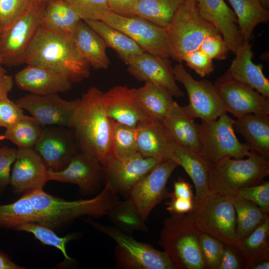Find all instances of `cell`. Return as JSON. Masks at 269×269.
Returning a JSON list of instances; mask_svg holds the SVG:
<instances>
[{"label":"cell","mask_w":269,"mask_h":269,"mask_svg":"<svg viewBox=\"0 0 269 269\" xmlns=\"http://www.w3.org/2000/svg\"><path fill=\"white\" fill-rule=\"evenodd\" d=\"M246 159L224 158L209 163L210 191L231 196L241 189L263 182L269 175V159L251 151Z\"/></svg>","instance_id":"obj_4"},{"label":"cell","mask_w":269,"mask_h":269,"mask_svg":"<svg viewBox=\"0 0 269 269\" xmlns=\"http://www.w3.org/2000/svg\"><path fill=\"white\" fill-rule=\"evenodd\" d=\"M113 120L107 115L103 93L90 87L78 99L71 131L79 150L96 158L104 166L111 155Z\"/></svg>","instance_id":"obj_1"},{"label":"cell","mask_w":269,"mask_h":269,"mask_svg":"<svg viewBox=\"0 0 269 269\" xmlns=\"http://www.w3.org/2000/svg\"><path fill=\"white\" fill-rule=\"evenodd\" d=\"M17 149L4 146L0 148V190L10 184L11 166Z\"/></svg>","instance_id":"obj_49"},{"label":"cell","mask_w":269,"mask_h":269,"mask_svg":"<svg viewBox=\"0 0 269 269\" xmlns=\"http://www.w3.org/2000/svg\"><path fill=\"white\" fill-rule=\"evenodd\" d=\"M24 63L47 67L65 74L72 83L89 77L90 66L80 53L71 33L41 28L26 52Z\"/></svg>","instance_id":"obj_2"},{"label":"cell","mask_w":269,"mask_h":269,"mask_svg":"<svg viewBox=\"0 0 269 269\" xmlns=\"http://www.w3.org/2000/svg\"><path fill=\"white\" fill-rule=\"evenodd\" d=\"M23 110L8 98L0 100V127L5 129L25 116Z\"/></svg>","instance_id":"obj_48"},{"label":"cell","mask_w":269,"mask_h":269,"mask_svg":"<svg viewBox=\"0 0 269 269\" xmlns=\"http://www.w3.org/2000/svg\"><path fill=\"white\" fill-rule=\"evenodd\" d=\"M269 260H265L258 262L253 265L250 269H269Z\"/></svg>","instance_id":"obj_56"},{"label":"cell","mask_w":269,"mask_h":269,"mask_svg":"<svg viewBox=\"0 0 269 269\" xmlns=\"http://www.w3.org/2000/svg\"><path fill=\"white\" fill-rule=\"evenodd\" d=\"M34 148L47 168L54 171L65 168L79 151L71 130L57 126L44 127Z\"/></svg>","instance_id":"obj_17"},{"label":"cell","mask_w":269,"mask_h":269,"mask_svg":"<svg viewBox=\"0 0 269 269\" xmlns=\"http://www.w3.org/2000/svg\"><path fill=\"white\" fill-rule=\"evenodd\" d=\"M2 59L0 57V75L4 74L6 73V70L2 66Z\"/></svg>","instance_id":"obj_57"},{"label":"cell","mask_w":269,"mask_h":269,"mask_svg":"<svg viewBox=\"0 0 269 269\" xmlns=\"http://www.w3.org/2000/svg\"><path fill=\"white\" fill-rule=\"evenodd\" d=\"M237 17L244 41H249L255 27L269 20V11L260 0H228Z\"/></svg>","instance_id":"obj_33"},{"label":"cell","mask_w":269,"mask_h":269,"mask_svg":"<svg viewBox=\"0 0 269 269\" xmlns=\"http://www.w3.org/2000/svg\"><path fill=\"white\" fill-rule=\"evenodd\" d=\"M23 267L18 266L12 262L10 258L0 251V269H23Z\"/></svg>","instance_id":"obj_55"},{"label":"cell","mask_w":269,"mask_h":269,"mask_svg":"<svg viewBox=\"0 0 269 269\" xmlns=\"http://www.w3.org/2000/svg\"><path fill=\"white\" fill-rule=\"evenodd\" d=\"M186 2L196 3L198 0H185Z\"/></svg>","instance_id":"obj_60"},{"label":"cell","mask_w":269,"mask_h":269,"mask_svg":"<svg viewBox=\"0 0 269 269\" xmlns=\"http://www.w3.org/2000/svg\"><path fill=\"white\" fill-rule=\"evenodd\" d=\"M178 164L163 160L130 190L128 199L146 221L154 208L168 198L166 184Z\"/></svg>","instance_id":"obj_13"},{"label":"cell","mask_w":269,"mask_h":269,"mask_svg":"<svg viewBox=\"0 0 269 269\" xmlns=\"http://www.w3.org/2000/svg\"><path fill=\"white\" fill-rule=\"evenodd\" d=\"M138 152L136 128L113 120L111 155L118 159H126Z\"/></svg>","instance_id":"obj_40"},{"label":"cell","mask_w":269,"mask_h":269,"mask_svg":"<svg viewBox=\"0 0 269 269\" xmlns=\"http://www.w3.org/2000/svg\"><path fill=\"white\" fill-rule=\"evenodd\" d=\"M245 269L255 264L269 260V217L250 235L241 241L238 250Z\"/></svg>","instance_id":"obj_34"},{"label":"cell","mask_w":269,"mask_h":269,"mask_svg":"<svg viewBox=\"0 0 269 269\" xmlns=\"http://www.w3.org/2000/svg\"><path fill=\"white\" fill-rule=\"evenodd\" d=\"M138 0H108L111 11L119 14L135 16L134 10Z\"/></svg>","instance_id":"obj_52"},{"label":"cell","mask_w":269,"mask_h":269,"mask_svg":"<svg viewBox=\"0 0 269 269\" xmlns=\"http://www.w3.org/2000/svg\"><path fill=\"white\" fill-rule=\"evenodd\" d=\"M134 89L139 105L152 120L161 121L174 101L167 90L150 82Z\"/></svg>","instance_id":"obj_32"},{"label":"cell","mask_w":269,"mask_h":269,"mask_svg":"<svg viewBox=\"0 0 269 269\" xmlns=\"http://www.w3.org/2000/svg\"><path fill=\"white\" fill-rule=\"evenodd\" d=\"M82 19L64 0L46 1L43 11L40 28L54 33H71Z\"/></svg>","instance_id":"obj_31"},{"label":"cell","mask_w":269,"mask_h":269,"mask_svg":"<svg viewBox=\"0 0 269 269\" xmlns=\"http://www.w3.org/2000/svg\"><path fill=\"white\" fill-rule=\"evenodd\" d=\"M37 0L46 2V1H48L50 0Z\"/></svg>","instance_id":"obj_61"},{"label":"cell","mask_w":269,"mask_h":269,"mask_svg":"<svg viewBox=\"0 0 269 269\" xmlns=\"http://www.w3.org/2000/svg\"><path fill=\"white\" fill-rule=\"evenodd\" d=\"M175 142V141H174ZM169 159L181 166L189 175L195 187L194 200L198 201L210 191L208 186L209 163L198 153L175 142Z\"/></svg>","instance_id":"obj_29"},{"label":"cell","mask_w":269,"mask_h":269,"mask_svg":"<svg viewBox=\"0 0 269 269\" xmlns=\"http://www.w3.org/2000/svg\"><path fill=\"white\" fill-rule=\"evenodd\" d=\"M80 53L94 70L107 69L110 60L107 46L101 37L84 20H80L71 33Z\"/></svg>","instance_id":"obj_28"},{"label":"cell","mask_w":269,"mask_h":269,"mask_svg":"<svg viewBox=\"0 0 269 269\" xmlns=\"http://www.w3.org/2000/svg\"><path fill=\"white\" fill-rule=\"evenodd\" d=\"M165 29L171 46V58L179 63L185 55L199 49L206 37L219 32L200 15L196 3L186 1Z\"/></svg>","instance_id":"obj_8"},{"label":"cell","mask_w":269,"mask_h":269,"mask_svg":"<svg viewBox=\"0 0 269 269\" xmlns=\"http://www.w3.org/2000/svg\"><path fill=\"white\" fill-rule=\"evenodd\" d=\"M37 0H0V23L5 29L26 13Z\"/></svg>","instance_id":"obj_42"},{"label":"cell","mask_w":269,"mask_h":269,"mask_svg":"<svg viewBox=\"0 0 269 269\" xmlns=\"http://www.w3.org/2000/svg\"><path fill=\"white\" fill-rule=\"evenodd\" d=\"M199 49L212 59L217 60L226 59L230 51L220 32L206 37Z\"/></svg>","instance_id":"obj_47"},{"label":"cell","mask_w":269,"mask_h":269,"mask_svg":"<svg viewBox=\"0 0 269 269\" xmlns=\"http://www.w3.org/2000/svg\"><path fill=\"white\" fill-rule=\"evenodd\" d=\"M48 181V168L35 149L18 148L10 176L13 192L21 194L43 188Z\"/></svg>","instance_id":"obj_20"},{"label":"cell","mask_w":269,"mask_h":269,"mask_svg":"<svg viewBox=\"0 0 269 269\" xmlns=\"http://www.w3.org/2000/svg\"><path fill=\"white\" fill-rule=\"evenodd\" d=\"M166 202L167 211L171 215H181L190 212L193 208V201L183 198H170Z\"/></svg>","instance_id":"obj_51"},{"label":"cell","mask_w":269,"mask_h":269,"mask_svg":"<svg viewBox=\"0 0 269 269\" xmlns=\"http://www.w3.org/2000/svg\"><path fill=\"white\" fill-rule=\"evenodd\" d=\"M196 5L200 15L216 27L230 51L235 54L244 39L234 11L224 0H198Z\"/></svg>","instance_id":"obj_23"},{"label":"cell","mask_w":269,"mask_h":269,"mask_svg":"<svg viewBox=\"0 0 269 269\" xmlns=\"http://www.w3.org/2000/svg\"><path fill=\"white\" fill-rule=\"evenodd\" d=\"M3 30H4L3 27H2V26L0 23V37H1V36L2 35V32L3 31Z\"/></svg>","instance_id":"obj_59"},{"label":"cell","mask_w":269,"mask_h":269,"mask_svg":"<svg viewBox=\"0 0 269 269\" xmlns=\"http://www.w3.org/2000/svg\"><path fill=\"white\" fill-rule=\"evenodd\" d=\"M201 232L186 214L164 221L158 243L179 269H206L200 248Z\"/></svg>","instance_id":"obj_6"},{"label":"cell","mask_w":269,"mask_h":269,"mask_svg":"<svg viewBox=\"0 0 269 269\" xmlns=\"http://www.w3.org/2000/svg\"><path fill=\"white\" fill-rule=\"evenodd\" d=\"M103 99L108 116L116 122L136 128L151 119L139 105L134 88L114 86L103 93Z\"/></svg>","instance_id":"obj_22"},{"label":"cell","mask_w":269,"mask_h":269,"mask_svg":"<svg viewBox=\"0 0 269 269\" xmlns=\"http://www.w3.org/2000/svg\"><path fill=\"white\" fill-rule=\"evenodd\" d=\"M201 233L239 249L236 213L229 197L210 191L202 199L193 200V208L186 214Z\"/></svg>","instance_id":"obj_5"},{"label":"cell","mask_w":269,"mask_h":269,"mask_svg":"<svg viewBox=\"0 0 269 269\" xmlns=\"http://www.w3.org/2000/svg\"><path fill=\"white\" fill-rule=\"evenodd\" d=\"M98 231L116 243L115 257L116 267L124 269H176L165 252L156 250L150 244L134 239L131 234L116 227L105 226L89 221Z\"/></svg>","instance_id":"obj_7"},{"label":"cell","mask_w":269,"mask_h":269,"mask_svg":"<svg viewBox=\"0 0 269 269\" xmlns=\"http://www.w3.org/2000/svg\"><path fill=\"white\" fill-rule=\"evenodd\" d=\"M163 160L145 157L138 152L123 160L111 156L103 166L106 181L116 192L128 195L132 188Z\"/></svg>","instance_id":"obj_18"},{"label":"cell","mask_w":269,"mask_h":269,"mask_svg":"<svg viewBox=\"0 0 269 269\" xmlns=\"http://www.w3.org/2000/svg\"><path fill=\"white\" fill-rule=\"evenodd\" d=\"M44 127L32 117L25 116L16 123L6 129L0 135V140H8L18 148H34Z\"/></svg>","instance_id":"obj_38"},{"label":"cell","mask_w":269,"mask_h":269,"mask_svg":"<svg viewBox=\"0 0 269 269\" xmlns=\"http://www.w3.org/2000/svg\"><path fill=\"white\" fill-rule=\"evenodd\" d=\"M14 82L19 89L38 95L65 92L71 88L73 84L61 71L30 64L15 75Z\"/></svg>","instance_id":"obj_21"},{"label":"cell","mask_w":269,"mask_h":269,"mask_svg":"<svg viewBox=\"0 0 269 269\" xmlns=\"http://www.w3.org/2000/svg\"><path fill=\"white\" fill-rule=\"evenodd\" d=\"M14 80L12 76L6 74L0 75V100L8 98L11 90Z\"/></svg>","instance_id":"obj_54"},{"label":"cell","mask_w":269,"mask_h":269,"mask_svg":"<svg viewBox=\"0 0 269 269\" xmlns=\"http://www.w3.org/2000/svg\"><path fill=\"white\" fill-rule=\"evenodd\" d=\"M103 39L107 47L114 50L127 65L134 57L144 52L130 37L100 20H84Z\"/></svg>","instance_id":"obj_30"},{"label":"cell","mask_w":269,"mask_h":269,"mask_svg":"<svg viewBox=\"0 0 269 269\" xmlns=\"http://www.w3.org/2000/svg\"><path fill=\"white\" fill-rule=\"evenodd\" d=\"M235 55L226 72L235 79L269 98V80L264 74L263 65L252 61L253 52L249 41H244Z\"/></svg>","instance_id":"obj_24"},{"label":"cell","mask_w":269,"mask_h":269,"mask_svg":"<svg viewBox=\"0 0 269 269\" xmlns=\"http://www.w3.org/2000/svg\"><path fill=\"white\" fill-rule=\"evenodd\" d=\"M236 213V234L241 242L269 217L256 204L237 194L229 196Z\"/></svg>","instance_id":"obj_35"},{"label":"cell","mask_w":269,"mask_h":269,"mask_svg":"<svg viewBox=\"0 0 269 269\" xmlns=\"http://www.w3.org/2000/svg\"><path fill=\"white\" fill-rule=\"evenodd\" d=\"M238 195L259 206L265 213H269V182L245 187L238 192Z\"/></svg>","instance_id":"obj_45"},{"label":"cell","mask_w":269,"mask_h":269,"mask_svg":"<svg viewBox=\"0 0 269 269\" xmlns=\"http://www.w3.org/2000/svg\"><path fill=\"white\" fill-rule=\"evenodd\" d=\"M199 243L202 257L208 269H218L223 254L224 244L219 240L201 233Z\"/></svg>","instance_id":"obj_43"},{"label":"cell","mask_w":269,"mask_h":269,"mask_svg":"<svg viewBox=\"0 0 269 269\" xmlns=\"http://www.w3.org/2000/svg\"><path fill=\"white\" fill-rule=\"evenodd\" d=\"M262 5L267 9L269 8V0H260Z\"/></svg>","instance_id":"obj_58"},{"label":"cell","mask_w":269,"mask_h":269,"mask_svg":"<svg viewBox=\"0 0 269 269\" xmlns=\"http://www.w3.org/2000/svg\"><path fill=\"white\" fill-rule=\"evenodd\" d=\"M161 122L176 143L199 154L198 124L187 114L184 107L174 101Z\"/></svg>","instance_id":"obj_25"},{"label":"cell","mask_w":269,"mask_h":269,"mask_svg":"<svg viewBox=\"0 0 269 269\" xmlns=\"http://www.w3.org/2000/svg\"><path fill=\"white\" fill-rule=\"evenodd\" d=\"M185 0H138L135 16L165 28Z\"/></svg>","instance_id":"obj_36"},{"label":"cell","mask_w":269,"mask_h":269,"mask_svg":"<svg viewBox=\"0 0 269 269\" xmlns=\"http://www.w3.org/2000/svg\"><path fill=\"white\" fill-rule=\"evenodd\" d=\"M244 269V265L238 251L233 247L224 245L218 269Z\"/></svg>","instance_id":"obj_50"},{"label":"cell","mask_w":269,"mask_h":269,"mask_svg":"<svg viewBox=\"0 0 269 269\" xmlns=\"http://www.w3.org/2000/svg\"><path fill=\"white\" fill-rule=\"evenodd\" d=\"M173 192L168 193V198H183L194 200L192 186L184 178L179 177L174 181Z\"/></svg>","instance_id":"obj_53"},{"label":"cell","mask_w":269,"mask_h":269,"mask_svg":"<svg viewBox=\"0 0 269 269\" xmlns=\"http://www.w3.org/2000/svg\"><path fill=\"white\" fill-rule=\"evenodd\" d=\"M16 103L44 127L57 126L70 129L72 128L78 106V99L65 100L58 94H29L18 99Z\"/></svg>","instance_id":"obj_14"},{"label":"cell","mask_w":269,"mask_h":269,"mask_svg":"<svg viewBox=\"0 0 269 269\" xmlns=\"http://www.w3.org/2000/svg\"><path fill=\"white\" fill-rule=\"evenodd\" d=\"M234 123V120L225 113L216 120L201 121L198 124L199 154L209 163L227 157L242 159L249 155L250 149L238 139Z\"/></svg>","instance_id":"obj_9"},{"label":"cell","mask_w":269,"mask_h":269,"mask_svg":"<svg viewBox=\"0 0 269 269\" xmlns=\"http://www.w3.org/2000/svg\"><path fill=\"white\" fill-rule=\"evenodd\" d=\"M201 77H204L214 70L213 59L199 49L185 55L182 59Z\"/></svg>","instance_id":"obj_46"},{"label":"cell","mask_w":269,"mask_h":269,"mask_svg":"<svg viewBox=\"0 0 269 269\" xmlns=\"http://www.w3.org/2000/svg\"><path fill=\"white\" fill-rule=\"evenodd\" d=\"M15 230L30 233L42 244L51 246L59 249L66 261H73L67 254L66 245L74 238L73 235H68L64 237H59L52 228L37 222H27L18 226Z\"/></svg>","instance_id":"obj_41"},{"label":"cell","mask_w":269,"mask_h":269,"mask_svg":"<svg viewBox=\"0 0 269 269\" xmlns=\"http://www.w3.org/2000/svg\"><path fill=\"white\" fill-rule=\"evenodd\" d=\"M27 222L39 223V219L26 193L12 203L0 205V227L15 229Z\"/></svg>","instance_id":"obj_37"},{"label":"cell","mask_w":269,"mask_h":269,"mask_svg":"<svg viewBox=\"0 0 269 269\" xmlns=\"http://www.w3.org/2000/svg\"><path fill=\"white\" fill-rule=\"evenodd\" d=\"M25 193L38 214L39 223L52 229L83 216L108 215L118 201L117 192L108 181H106L104 187L97 195L87 200L67 201L47 193L43 188Z\"/></svg>","instance_id":"obj_3"},{"label":"cell","mask_w":269,"mask_h":269,"mask_svg":"<svg viewBox=\"0 0 269 269\" xmlns=\"http://www.w3.org/2000/svg\"><path fill=\"white\" fill-rule=\"evenodd\" d=\"M214 85L226 113L236 118L249 113L269 114V98L235 79L227 72Z\"/></svg>","instance_id":"obj_15"},{"label":"cell","mask_w":269,"mask_h":269,"mask_svg":"<svg viewBox=\"0 0 269 269\" xmlns=\"http://www.w3.org/2000/svg\"><path fill=\"white\" fill-rule=\"evenodd\" d=\"M136 135L137 150L142 155L169 159L175 142L161 121L151 119L140 123Z\"/></svg>","instance_id":"obj_26"},{"label":"cell","mask_w":269,"mask_h":269,"mask_svg":"<svg viewBox=\"0 0 269 269\" xmlns=\"http://www.w3.org/2000/svg\"><path fill=\"white\" fill-rule=\"evenodd\" d=\"M127 65L128 72L137 80L150 82L163 87L173 97L180 98L184 96L176 83L168 58L143 52L134 57Z\"/></svg>","instance_id":"obj_19"},{"label":"cell","mask_w":269,"mask_h":269,"mask_svg":"<svg viewBox=\"0 0 269 269\" xmlns=\"http://www.w3.org/2000/svg\"><path fill=\"white\" fill-rule=\"evenodd\" d=\"M83 20H98L100 13L110 10L108 0H64Z\"/></svg>","instance_id":"obj_44"},{"label":"cell","mask_w":269,"mask_h":269,"mask_svg":"<svg viewBox=\"0 0 269 269\" xmlns=\"http://www.w3.org/2000/svg\"><path fill=\"white\" fill-rule=\"evenodd\" d=\"M48 174L49 181L78 185L83 195L97 193L106 180L103 166L93 156L80 150L65 168L58 171L48 169Z\"/></svg>","instance_id":"obj_16"},{"label":"cell","mask_w":269,"mask_h":269,"mask_svg":"<svg viewBox=\"0 0 269 269\" xmlns=\"http://www.w3.org/2000/svg\"><path fill=\"white\" fill-rule=\"evenodd\" d=\"M173 72L175 80L181 83L187 92L189 103L184 108L192 119L212 121L226 113L222 101L211 81L195 80L181 63L173 67Z\"/></svg>","instance_id":"obj_12"},{"label":"cell","mask_w":269,"mask_h":269,"mask_svg":"<svg viewBox=\"0 0 269 269\" xmlns=\"http://www.w3.org/2000/svg\"><path fill=\"white\" fill-rule=\"evenodd\" d=\"M234 129L251 151L269 158V114L249 113L234 120Z\"/></svg>","instance_id":"obj_27"},{"label":"cell","mask_w":269,"mask_h":269,"mask_svg":"<svg viewBox=\"0 0 269 269\" xmlns=\"http://www.w3.org/2000/svg\"><path fill=\"white\" fill-rule=\"evenodd\" d=\"M98 20L124 33L144 52L171 57V46L165 28L138 16H125L110 10L102 12Z\"/></svg>","instance_id":"obj_10"},{"label":"cell","mask_w":269,"mask_h":269,"mask_svg":"<svg viewBox=\"0 0 269 269\" xmlns=\"http://www.w3.org/2000/svg\"><path fill=\"white\" fill-rule=\"evenodd\" d=\"M46 2L37 0L24 15L3 30L0 38V57L8 67L24 63L28 48L40 28Z\"/></svg>","instance_id":"obj_11"},{"label":"cell","mask_w":269,"mask_h":269,"mask_svg":"<svg viewBox=\"0 0 269 269\" xmlns=\"http://www.w3.org/2000/svg\"><path fill=\"white\" fill-rule=\"evenodd\" d=\"M108 216L116 228L127 233L148 231L145 221L128 199L123 201L118 200Z\"/></svg>","instance_id":"obj_39"}]
</instances>
